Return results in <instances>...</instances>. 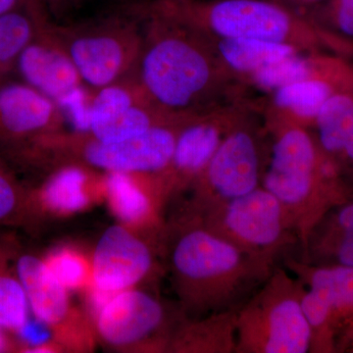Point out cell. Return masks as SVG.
<instances>
[{
    "label": "cell",
    "instance_id": "7",
    "mask_svg": "<svg viewBox=\"0 0 353 353\" xmlns=\"http://www.w3.org/2000/svg\"><path fill=\"white\" fill-rule=\"evenodd\" d=\"M182 318L159 297L132 288L108 296L92 314L97 341L110 352H167Z\"/></svg>",
    "mask_w": 353,
    "mask_h": 353
},
{
    "label": "cell",
    "instance_id": "33",
    "mask_svg": "<svg viewBox=\"0 0 353 353\" xmlns=\"http://www.w3.org/2000/svg\"><path fill=\"white\" fill-rule=\"evenodd\" d=\"M28 0H0V16L26 6Z\"/></svg>",
    "mask_w": 353,
    "mask_h": 353
},
{
    "label": "cell",
    "instance_id": "25",
    "mask_svg": "<svg viewBox=\"0 0 353 353\" xmlns=\"http://www.w3.org/2000/svg\"><path fill=\"white\" fill-rule=\"evenodd\" d=\"M41 13L28 0L26 6L0 16V83L15 73L18 58L34 37Z\"/></svg>",
    "mask_w": 353,
    "mask_h": 353
},
{
    "label": "cell",
    "instance_id": "14",
    "mask_svg": "<svg viewBox=\"0 0 353 353\" xmlns=\"http://www.w3.org/2000/svg\"><path fill=\"white\" fill-rule=\"evenodd\" d=\"M192 115L158 108L134 76L92 92L83 131L102 141H122Z\"/></svg>",
    "mask_w": 353,
    "mask_h": 353
},
{
    "label": "cell",
    "instance_id": "30",
    "mask_svg": "<svg viewBox=\"0 0 353 353\" xmlns=\"http://www.w3.org/2000/svg\"><path fill=\"white\" fill-rule=\"evenodd\" d=\"M343 232L336 257L343 266L353 267V230H341Z\"/></svg>",
    "mask_w": 353,
    "mask_h": 353
},
{
    "label": "cell",
    "instance_id": "24",
    "mask_svg": "<svg viewBox=\"0 0 353 353\" xmlns=\"http://www.w3.org/2000/svg\"><path fill=\"white\" fill-rule=\"evenodd\" d=\"M318 141L324 152L345 155L353 161V97L334 92L315 121Z\"/></svg>",
    "mask_w": 353,
    "mask_h": 353
},
{
    "label": "cell",
    "instance_id": "13",
    "mask_svg": "<svg viewBox=\"0 0 353 353\" xmlns=\"http://www.w3.org/2000/svg\"><path fill=\"white\" fill-rule=\"evenodd\" d=\"M66 130L61 105L11 77L0 83V155L18 164L37 143Z\"/></svg>",
    "mask_w": 353,
    "mask_h": 353
},
{
    "label": "cell",
    "instance_id": "10",
    "mask_svg": "<svg viewBox=\"0 0 353 353\" xmlns=\"http://www.w3.org/2000/svg\"><path fill=\"white\" fill-rule=\"evenodd\" d=\"M187 208L206 226L246 252L270 260L284 246L294 228L283 204L261 185L236 199Z\"/></svg>",
    "mask_w": 353,
    "mask_h": 353
},
{
    "label": "cell",
    "instance_id": "11",
    "mask_svg": "<svg viewBox=\"0 0 353 353\" xmlns=\"http://www.w3.org/2000/svg\"><path fill=\"white\" fill-rule=\"evenodd\" d=\"M266 129L273 141L261 187L283 204L299 231L301 214L318 180L332 168L320 161L314 139L306 128L283 125Z\"/></svg>",
    "mask_w": 353,
    "mask_h": 353
},
{
    "label": "cell",
    "instance_id": "28",
    "mask_svg": "<svg viewBox=\"0 0 353 353\" xmlns=\"http://www.w3.org/2000/svg\"><path fill=\"white\" fill-rule=\"evenodd\" d=\"M315 15L326 17L341 34L353 37V0H325L305 17Z\"/></svg>",
    "mask_w": 353,
    "mask_h": 353
},
{
    "label": "cell",
    "instance_id": "3",
    "mask_svg": "<svg viewBox=\"0 0 353 353\" xmlns=\"http://www.w3.org/2000/svg\"><path fill=\"white\" fill-rule=\"evenodd\" d=\"M157 12L209 38L288 44L303 53L325 43L320 26L269 0H150Z\"/></svg>",
    "mask_w": 353,
    "mask_h": 353
},
{
    "label": "cell",
    "instance_id": "29",
    "mask_svg": "<svg viewBox=\"0 0 353 353\" xmlns=\"http://www.w3.org/2000/svg\"><path fill=\"white\" fill-rule=\"evenodd\" d=\"M41 9L44 15L53 23L70 21L83 7L94 0H32Z\"/></svg>",
    "mask_w": 353,
    "mask_h": 353
},
{
    "label": "cell",
    "instance_id": "2",
    "mask_svg": "<svg viewBox=\"0 0 353 353\" xmlns=\"http://www.w3.org/2000/svg\"><path fill=\"white\" fill-rule=\"evenodd\" d=\"M138 79L158 108L175 115L203 112L243 97L245 90L208 37L157 12L150 0Z\"/></svg>",
    "mask_w": 353,
    "mask_h": 353
},
{
    "label": "cell",
    "instance_id": "5",
    "mask_svg": "<svg viewBox=\"0 0 353 353\" xmlns=\"http://www.w3.org/2000/svg\"><path fill=\"white\" fill-rule=\"evenodd\" d=\"M194 116L122 141H102L66 129L39 139L18 165L48 172L76 165L104 173L157 174L170 162L179 132Z\"/></svg>",
    "mask_w": 353,
    "mask_h": 353
},
{
    "label": "cell",
    "instance_id": "21",
    "mask_svg": "<svg viewBox=\"0 0 353 353\" xmlns=\"http://www.w3.org/2000/svg\"><path fill=\"white\" fill-rule=\"evenodd\" d=\"M236 311L183 318L172 334L167 352H236Z\"/></svg>",
    "mask_w": 353,
    "mask_h": 353
},
{
    "label": "cell",
    "instance_id": "18",
    "mask_svg": "<svg viewBox=\"0 0 353 353\" xmlns=\"http://www.w3.org/2000/svg\"><path fill=\"white\" fill-rule=\"evenodd\" d=\"M94 170L68 165L48 172L41 185L32 188L41 223L46 218L70 217L104 201V178H94Z\"/></svg>",
    "mask_w": 353,
    "mask_h": 353
},
{
    "label": "cell",
    "instance_id": "32",
    "mask_svg": "<svg viewBox=\"0 0 353 353\" xmlns=\"http://www.w3.org/2000/svg\"><path fill=\"white\" fill-rule=\"evenodd\" d=\"M269 1L275 2L279 6H284L290 10L304 16L306 11H309L313 7L322 3L325 0H269Z\"/></svg>",
    "mask_w": 353,
    "mask_h": 353
},
{
    "label": "cell",
    "instance_id": "15",
    "mask_svg": "<svg viewBox=\"0 0 353 353\" xmlns=\"http://www.w3.org/2000/svg\"><path fill=\"white\" fill-rule=\"evenodd\" d=\"M160 243L126 225L104 230L92 254V289L103 296L139 287L157 270Z\"/></svg>",
    "mask_w": 353,
    "mask_h": 353
},
{
    "label": "cell",
    "instance_id": "27",
    "mask_svg": "<svg viewBox=\"0 0 353 353\" xmlns=\"http://www.w3.org/2000/svg\"><path fill=\"white\" fill-rule=\"evenodd\" d=\"M57 280L70 292H87L92 288V256L74 245L51 248L43 255Z\"/></svg>",
    "mask_w": 353,
    "mask_h": 353
},
{
    "label": "cell",
    "instance_id": "8",
    "mask_svg": "<svg viewBox=\"0 0 353 353\" xmlns=\"http://www.w3.org/2000/svg\"><path fill=\"white\" fill-rule=\"evenodd\" d=\"M253 108L228 132L206 168L190 190V206L230 201L261 185L268 154L264 138L268 131Z\"/></svg>",
    "mask_w": 353,
    "mask_h": 353
},
{
    "label": "cell",
    "instance_id": "4",
    "mask_svg": "<svg viewBox=\"0 0 353 353\" xmlns=\"http://www.w3.org/2000/svg\"><path fill=\"white\" fill-rule=\"evenodd\" d=\"M148 1L125 2L90 19L51 22L92 92L138 76Z\"/></svg>",
    "mask_w": 353,
    "mask_h": 353
},
{
    "label": "cell",
    "instance_id": "12",
    "mask_svg": "<svg viewBox=\"0 0 353 353\" xmlns=\"http://www.w3.org/2000/svg\"><path fill=\"white\" fill-rule=\"evenodd\" d=\"M253 108L241 97L197 113L183 125L170 162L163 170L150 174L165 201L190 189L228 132Z\"/></svg>",
    "mask_w": 353,
    "mask_h": 353
},
{
    "label": "cell",
    "instance_id": "19",
    "mask_svg": "<svg viewBox=\"0 0 353 353\" xmlns=\"http://www.w3.org/2000/svg\"><path fill=\"white\" fill-rule=\"evenodd\" d=\"M338 92L334 83L326 76H314L271 92L264 104L266 128L292 125L306 128L314 125L325 102Z\"/></svg>",
    "mask_w": 353,
    "mask_h": 353
},
{
    "label": "cell",
    "instance_id": "9",
    "mask_svg": "<svg viewBox=\"0 0 353 353\" xmlns=\"http://www.w3.org/2000/svg\"><path fill=\"white\" fill-rule=\"evenodd\" d=\"M15 265L24 288L30 310L50 333L64 352H92L99 343L92 316L72 301L67 290L43 256L22 250L19 243Z\"/></svg>",
    "mask_w": 353,
    "mask_h": 353
},
{
    "label": "cell",
    "instance_id": "31",
    "mask_svg": "<svg viewBox=\"0 0 353 353\" xmlns=\"http://www.w3.org/2000/svg\"><path fill=\"white\" fill-rule=\"evenodd\" d=\"M26 341L0 326V353L24 352Z\"/></svg>",
    "mask_w": 353,
    "mask_h": 353
},
{
    "label": "cell",
    "instance_id": "23",
    "mask_svg": "<svg viewBox=\"0 0 353 353\" xmlns=\"http://www.w3.org/2000/svg\"><path fill=\"white\" fill-rule=\"evenodd\" d=\"M18 243L0 236V326L19 336L24 334L32 313L15 265Z\"/></svg>",
    "mask_w": 353,
    "mask_h": 353
},
{
    "label": "cell",
    "instance_id": "22",
    "mask_svg": "<svg viewBox=\"0 0 353 353\" xmlns=\"http://www.w3.org/2000/svg\"><path fill=\"white\" fill-rule=\"evenodd\" d=\"M209 39L221 62L243 87L246 79L259 70L303 53L288 44L257 39Z\"/></svg>",
    "mask_w": 353,
    "mask_h": 353
},
{
    "label": "cell",
    "instance_id": "17",
    "mask_svg": "<svg viewBox=\"0 0 353 353\" xmlns=\"http://www.w3.org/2000/svg\"><path fill=\"white\" fill-rule=\"evenodd\" d=\"M104 201L118 223L161 241L164 201L150 174L105 173Z\"/></svg>",
    "mask_w": 353,
    "mask_h": 353
},
{
    "label": "cell",
    "instance_id": "1",
    "mask_svg": "<svg viewBox=\"0 0 353 353\" xmlns=\"http://www.w3.org/2000/svg\"><path fill=\"white\" fill-rule=\"evenodd\" d=\"M160 252L185 318L236 310L271 274L272 260L246 252L185 208L165 223Z\"/></svg>",
    "mask_w": 353,
    "mask_h": 353
},
{
    "label": "cell",
    "instance_id": "20",
    "mask_svg": "<svg viewBox=\"0 0 353 353\" xmlns=\"http://www.w3.org/2000/svg\"><path fill=\"white\" fill-rule=\"evenodd\" d=\"M305 279L308 290H304L301 305L312 332L324 326L336 309L352 307L353 267L316 269Z\"/></svg>",
    "mask_w": 353,
    "mask_h": 353
},
{
    "label": "cell",
    "instance_id": "6",
    "mask_svg": "<svg viewBox=\"0 0 353 353\" xmlns=\"http://www.w3.org/2000/svg\"><path fill=\"white\" fill-rule=\"evenodd\" d=\"M301 279L271 272L236 311V352L305 353L312 330L304 314Z\"/></svg>",
    "mask_w": 353,
    "mask_h": 353
},
{
    "label": "cell",
    "instance_id": "16",
    "mask_svg": "<svg viewBox=\"0 0 353 353\" xmlns=\"http://www.w3.org/2000/svg\"><path fill=\"white\" fill-rule=\"evenodd\" d=\"M15 74L60 105L83 85L78 70L53 32L51 21L43 13L39 14L34 37L18 58Z\"/></svg>",
    "mask_w": 353,
    "mask_h": 353
},
{
    "label": "cell",
    "instance_id": "26",
    "mask_svg": "<svg viewBox=\"0 0 353 353\" xmlns=\"http://www.w3.org/2000/svg\"><path fill=\"white\" fill-rule=\"evenodd\" d=\"M41 224L32 188L21 182L0 155V228H34Z\"/></svg>",
    "mask_w": 353,
    "mask_h": 353
}]
</instances>
